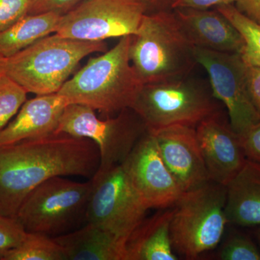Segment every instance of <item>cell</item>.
<instances>
[{
    "label": "cell",
    "instance_id": "13",
    "mask_svg": "<svg viewBox=\"0 0 260 260\" xmlns=\"http://www.w3.org/2000/svg\"><path fill=\"white\" fill-rule=\"evenodd\" d=\"M150 132L155 136L162 160L183 191L210 181L195 127L174 125Z\"/></svg>",
    "mask_w": 260,
    "mask_h": 260
},
{
    "label": "cell",
    "instance_id": "10",
    "mask_svg": "<svg viewBox=\"0 0 260 260\" xmlns=\"http://www.w3.org/2000/svg\"><path fill=\"white\" fill-rule=\"evenodd\" d=\"M146 13L138 0H83L61 15L55 34L89 42L134 36Z\"/></svg>",
    "mask_w": 260,
    "mask_h": 260
},
{
    "label": "cell",
    "instance_id": "18",
    "mask_svg": "<svg viewBox=\"0 0 260 260\" xmlns=\"http://www.w3.org/2000/svg\"><path fill=\"white\" fill-rule=\"evenodd\" d=\"M226 188L228 222L241 226L259 225L260 162L246 159Z\"/></svg>",
    "mask_w": 260,
    "mask_h": 260
},
{
    "label": "cell",
    "instance_id": "8",
    "mask_svg": "<svg viewBox=\"0 0 260 260\" xmlns=\"http://www.w3.org/2000/svg\"><path fill=\"white\" fill-rule=\"evenodd\" d=\"M148 131L139 116L126 109L114 118L99 119L87 106L69 104L61 114L55 134L87 138L99 148L100 166L97 173L122 164L135 145Z\"/></svg>",
    "mask_w": 260,
    "mask_h": 260
},
{
    "label": "cell",
    "instance_id": "12",
    "mask_svg": "<svg viewBox=\"0 0 260 260\" xmlns=\"http://www.w3.org/2000/svg\"><path fill=\"white\" fill-rule=\"evenodd\" d=\"M121 164L148 209L174 206L184 192L162 160L155 136L148 130Z\"/></svg>",
    "mask_w": 260,
    "mask_h": 260
},
{
    "label": "cell",
    "instance_id": "31",
    "mask_svg": "<svg viewBox=\"0 0 260 260\" xmlns=\"http://www.w3.org/2000/svg\"><path fill=\"white\" fill-rule=\"evenodd\" d=\"M236 7L248 18L260 24V0H242Z\"/></svg>",
    "mask_w": 260,
    "mask_h": 260
},
{
    "label": "cell",
    "instance_id": "32",
    "mask_svg": "<svg viewBox=\"0 0 260 260\" xmlns=\"http://www.w3.org/2000/svg\"><path fill=\"white\" fill-rule=\"evenodd\" d=\"M144 5L146 13L173 10L174 3L177 0H138Z\"/></svg>",
    "mask_w": 260,
    "mask_h": 260
},
{
    "label": "cell",
    "instance_id": "29",
    "mask_svg": "<svg viewBox=\"0 0 260 260\" xmlns=\"http://www.w3.org/2000/svg\"><path fill=\"white\" fill-rule=\"evenodd\" d=\"M246 77L251 102L260 113V66L246 64Z\"/></svg>",
    "mask_w": 260,
    "mask_h": 260
},
{
    "label": "cell",
    "instance_id": "5",
    "mask_svg": "<svg viewBox=\"0 0 260 260\" xmlns=\"http://www.w3.org/2000/svg\"><path fill=\"white\" fill-rule=\"evenodd\" d=\"M216 100L210 85L186 75L143 84L131 109L150 131L174 125L196 127L220 113Z\"/></svg>",
    "mask_w": 260,
    "mask_h": 260
},
{
    "label": "cell",
    "instance_id": "7",
    "mask_svg": "<svg viewBox=\"0 0 260 260\" xmlns=\"http://www.w3.org/2000/svg\"><path fill=\"white\" fill-rule=\"evenodd\" d=\"M93 181L77 182L54 177L39 184L24 200L15 218L27 233L54 238L86 223Z\"/></svg>",
    "mask_w": 260,
    "mask_h": 260
},
{
    "label": "cell",
    "instance_id": "16",
    "mask_svg": "<svg viewBox=\"0 0 260 260\" xmlns=\"http://www.w3.org/2000/svg\"><path fill=\"white\" fill-rule=\"evenodd\" d=\"M68 104L67 99L57 93L25 101L14 119L0 131V146L55 134Z\"/></svg>",
    "mask_w": 260,
    "mask_h": 260
},
{
    "label": "cell",
    "instance_id": "19",
    "mask_svg": "<svg viewBox=\"0 0 260 260\" xmlns=\"http://www.w3.org/2000/svg\"><path fill=\"white\" fill-rule=\"evenodd\" d=\"M174 207L145 218L126 242V260H177L170 236Z\"/></svg>",
    "mask_w": 260,
    "mask_h": 260
},
{
    "label": "cell",
    "instance_id": "33",
    "mask_svg": "<svg viewBox=\"0 0 260 260\" xmlns=\"http://www.w3.org/2000/svg\"><path fill=\"white\" fill-rule=\"evenodd\" d=\"M7 58L0 55V75L5 74V68H6Z\"/></svg>",
    "mask_w": 260,
    "mask_h": 260
},
{
    "label": "cell",
    "instance_id": "20",
    "mask_svg": "<svg viewBox=\"0 0 260 260\" xmlns=\"http://www.w3.org/2000/svg\"><path fill=\"white\" fill-rule=\"evenodd\" d=\"M61 15L54 12L25 15L0 32V55L11 57L43 38L55 34Z\"/></svg>",
    "mask_w": 260,
    "mask_h": 260
},
{
    "label": "cell",
    "instance_id": "1",
    "mask_svg": "<svg viewBox=\"0 0 260 260\" xmlns=\"http://www.w3.org/2000/svg\"><path fill=\"white\" fill-rule=\"evenodd\" d=\"M100 166L97 145L66 134L0 146V215L15 218L29 193L54 177L91 179Z\"/></svg>",
    "mask_w": 260,
    "mask_h": 260
},
{
    "label": "cell",
    "instance_id": "34",
    "mask_svg": "<svg viewBox=\"0 0 260 260\" xmlns=\"http://www.w3.org/2000/svg\"><path fill=\"white\" fill-rule=\"evenodd\" d=\"M257 237H258V239H259V244H260V228H259V230H258Z\"/></svg>",
    "mask_w": 260,
    "mask_h": 260
},
{
    "label": "cell",
    "instance_id": "23",
    "mask_svg": "<svg viewBox=\"0 0 260 260\" xmlns=\"http://www.w3.org/2000/svg\"><path fill=\"white\" fill-rule=\"evenodd\" d=\"M27 92L6 74L0 75V131L20 110Z\"/></svg>",
    "mask_w": 260,
    "mask_h": 260
},
{
    "label": "cell",
    "instance_id": "14",
    "mask_svg": "<svg viewBox=\"0 0 260 260\" xmlns=\"http://www.w3.org/2000/svg\"><path fill=\"white\" fill-rule=\"evenodd\" d=\"M197 137L210 181L227 186L245 164L242 138L220 113L196 126Z\"/></svg>",
    "mask_w": 260,
    "mask_h": 260
},
{
    "label": "cell",
    "instance_id": "21",
    "mask_svg": "<svg viewBox=\"0 0 260 260\" xmlns=\"http://www.w3.org/2000/svg\"><path fill=\"white\" fill-rule=\"evenodd\" d=\"M239 30L244 44L240 54L247 65L260 66V24L248 18L234 5L215 8Z\"/></svg>",
    "mask_w": 260,
    "mask_h": 260
},
{
    "label": "cell",
    "instance_id": "4",
    "mask_svg": "<svg viewBox=\"0 0 260 260\" xmlns=\"http://www.w3.org/2000/svg\"><path fill=\"white\" fill-rule=\"evenodd\" d=\"M105 51V42L77 40L54 34L7 58L5 74L27 93H56L83 58Z\"/></svg>",
    "mask_w": 260,
    "mask_h": 260
},
{
    "label": "cell",
    "instance_id": "17",
    "mask_svg": "<svg viewBox=\"0 0 260 260\" xmlns=\"http://www.w3.org/2000/svg\"><path fill=\"white\" fill-rule=\"evenodd\" d=\"M53 239L66 260H126V239L92 223Z\"/></svg>",
    "mask_w": 260,
    "mask_h": 260
},
{
    "label": "cell",
    "instance_id": "9",
    "mask_svg": "<svg viewBox=\"0 0 260 260\" xmlns=\"http://www.w3.org/2000/svg\"><path fill=\"white\" fill-rule=\"evenodd\" d=\"M89 199L86 223L127 239L145 218L148 208L138 194L122 164L96 173Z\"/></svg>",
    "mask_w": 260,
    "mask_h": 260
},
{
    "label": "cell",
    "instance_id": "25",
    "mask_svg": "<svg viewBox=\"0 0 260 260\" xmlns=\"http://www.w3.org/2000/svg\"><path fill=\"white\" fill-rule=\"evenodd\" d=\"M26 234L16 218L0 215V260L23 242Z\"/></svg>",
    "mask_w": 260,
    "mask_h": 260
},
{
    "label": "cell",
    "instance_id": "15",
    "mask_svg": "<svg viewBox=\"0 0 260 260\" xmlns=\"http://www.w3.org/2000/svg\"><path fill=\"white\" fill-rule=\"evenodd\" d=\"M173 11L195 47L240 54L244 44L242 35L218 10L178 8Z\"/></svg>",
    "mask_w": 260,
    "mask_h": 260
},
{
    "label": "cell",
    "instance_id": "11",
    "mask_svg": "<svg viewBox=\"0 0 260 260\" xmlns=\"http://www.w3.org/2000/svg\"><path fill=\"white\" fill-rule=\"evenodd\" d=\"M194 55L209 75L214 97L226 107L233 130L243 136L259 120L260 113L248 91L246 64L241 54L195 47Z\"/></svg>",
    "mask_w": 260,
    "mask_h": 260
},
{
    "label": "cell",
    "instance_id": "27",
    "mask_svg": "<svg viewBox=\"0 0 260 260\" xmlns=\"http://www.w3.org/2000/svg\"><path fill=\"white\" fill-rule=\"evenodd\" d=\"M83 0H32L28 14L54 12L63 15Z\"/></svg>",
    "mask_w": 260,
    "mask_h": 260
},
{
    "label": "cell",
    "instance_id": "22",
    "mask_svg": "<svg viewBox=\"0 0 260 260\" xmlns=\"http://www.w3.org/2000/svg\"><path fill=\"white\" fill-rule=\"evenodd\" d=\"M2 260H66V256L53 238L27 233L23 242L8 251Z\"/></svg>",
    "mask_w": 260,
    "mask_h": 260
},
{
    "label": "cell",
    "instance_id": "3",
    "mask_svg": "<svg viewBox=\"0 0 260 260\" xmlns=\"http://www.w3.org/2000/svg\"><path fill=\"white\" fill-rule=\"evenodd\" d=\"M195 47L173 10L146 13L132 36L129 59L143 84L189 75L197 63Z\"/></svg>",
    "mask_w": 260,
    "mask_h": 260
},
{
    "label": "cell",
    "instance_id": "24",
    "mask_svg": "<svg viewBox=\"0 0 260 260\" xmlns=\"http://www.w3.org/2000/svg\"><path fill=\"white\" fill-rule=\"evenodd\" d=\"M219 258L222 260H260V252L250 239L237 235L224 244Z\"/></svg>",
    "mask_w": 260,
    "mask_h": 260
},
{
    "label": "cell",
    "instance_id": "2",
    "mask_svg": "<svg viewBox=\"0 0 260 260\" xmlns=\"http://www.w3.org/2000/svg\"><path fill=\"white\" fill-rule=\"evenodd\" d=\"M131 40L132 36L121 37L112 49L90 59L57 93L69 104L106 115L131 109L143 85L130 61Z\"/></svg>",
    "mask_w": 260,
    "mask_h": 260
},
{
    "label": "cell",
    "instance_id": "30",
    "mask_svg": "<svg viewBox=\"0 0 260 260\" xmlns=\"http://www.w3.org/2000/svg\"><path fill=\"white\" fill-rule=\"evenodd\" d=\"M240 1L242 0H177L173 7V10L178 8L207 10L223 5H237Z\"/></svg>",
    "mask_w": 260,
    "mask_h": 260
},
{
    "label": "cell",
    "instance_id": "28",
    "mask_svg": "<svg viewBox=\"0 0 260 260\" xmlns=\"http://www.w3.org/2000/svg\"><path fill=\"white\" fill-rule=\"evenodd\" d=\"M241 138L246 158L260 162V119Z\"/></svg>",
    "mask_w": 260,
    "mask_h": 260
},
{
    "label": "cell",
    "instance_id": "26",
    "mask_svg": "<svg viewBox=\"0 0 260 260\" xmlns=\"http://www.w3.org/2000/svg\"><path fill=\"white\" fill-rule=\"evenodd\" d=\"M32 0H0V32L28 15Z\"/></svg>",
    "mask_w": 260,
    "mask_h": 260
},
{
    "label": "cell",
    "instance_id": "6",
    "mask_svg": "<svg viewBox=\"0 0 260 260\" xmlns=\"http://www.w3.org/2000/svg\"><path fill=\"white\" fill-rule=\"evenodd\" d=\"M226 186L209 181L184 191L174 207L170 225L174 250L188 259L215 249L223 237Z\"/></svg>",
    "mask_w": 260,
    "mask_h": 260
}]
</instances>
